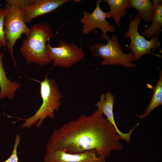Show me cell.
Returning a JSON list of instances; mask_svg holds the SVG:
<instances>
[{"label": "cell", "instance_id": "7", "mask_svg": "<svg viewBox=\"0 0 162 162\" xmlns=\"http://www.w3.org/2000/svg\"><path fill=\"white\" fill-rule=\"evenodd\" d=\"M47 41L46 51L48 58L53 61L54 67L70 68L78 63L84 58L83 49L74 44L68 43L63 40L58 42V46H52Z\"/></svg>", "mask_w": 162, "mask_h": 162}, {"label": "cell", "instance_id": "11", "mask_svg": "<svg viewBox=\"0 0 162 162\" xmlns=\"http://www.w3.org/2000/svg\"><path fill=\"white\" fill-rule=\"evenodd\" d=\"M114 98V96L110 92L103 93L100 95L99 100L95 104V106L106 116V120L114 126L117 134L122 138V140H125L127 143H129L130 142L131 135L137 125H136L134 127L130 129L128 133H124L119 130L114 118L113 106Z\"/></svg>", "mask_w": 162, "mask_h": 162}, {"label": "cell", "instance_id": "10", "mask_svg": "<svg viewBox=\"0 0 162 162\" xmlns=\"http://www.w3.org/2000/svg\"><path fill=\"white\" fill-rule=\"evenodd\" d=\"M70 0H33L31 5L21 9L26 23L36 17L52 12Z\"/></svg>", "mask_w": 162, "mask_h": 162}, {"label": "cell", "instance_id": "6", "mask_svg": "<svg viewBox=\"0 0 162 162\" xmlns=\"http://www.w3.org/2000/svg\"><path fill=\"white\" fill-rule=\"evenodd\" d=\"M129 23L128 24V31L123 35L125 38H129L130 42L128 47L130 49V52L136 61L140 59L141 56L146 54L152 55L161 58L159 54H155L151 52V51L156 50L160 47L159 36H154L148 40L141 35L138 32V28L142 20L136 14L133 17L129 16Z\"/></svg>", "mask_w": 162, "mask_h": 162}, {"label": "cell", "instance_id": "3", "mask_svg": "<svg viewBox=\"0 0 162 162\" xmlns=\"http://www.w3.org/2000/svg\"><path fill=\"white\" fill-rule=\"evenodd\" d=\"M31 28L29 36L23 40L20 51L28 64L45 66L51 61L46 55V41L53 36L52 29L46 22L33 25Z\"/></svg>", "mask_w": 162, "mask_h": 162}, {"label": "cell", "instance_id": "12", "mask_svg": "<svg viewBox=\"0 0 162 162\" xmlns=\"http://www.w3.org/2000/svg\"><path fill=\"white\" fill-rule=\"evenodd\" d=\"M4 55V52H0V100L6 97L11 100L14 98L15 91L21 84L16 81L12 82L7 78L3 66Z\"/></svg>", "mask_w": 162, "mask_h": 162}, {"label": "cell", "instance_id": "16", "mask_svg": "<svg viewBox=\"0 0 162 162\" xmlns=\"http://www.w3.org/2000/svg\"><path fill=\"white\" fill-rule=\"evenodd\" d=\"M159 73V79L155 85L153 87H150L153 90V95L145 112L144 114L138 116L140 120L148 116L155 108L162 104V71H160Z\"/></svg>", "mask_w": 162, "mask_h": 162}, {"label": "cell", "instance_id": "2", "mask_svg": "<svg viewBox=\"0 0 162 162\" xmlns=\"http://www.w3.org/2000/svg\"><path fill=\"white\" fill-rule=\"evenodd\" d=\"M44 80L40 82V94L42 104L35 113L32 116L26 119L15 118L24 122L21 126L22 128H29L35 125L40 127L47 118H54L55 113L59 110L61 105L62 95L59 90L56 81L45 75Z\"/></svg>", "mask_w": 162, "mask_h": 162}, {"label": "cell", "instance_id": "9", "mask_svg": "<svg viewBox=\"0 0 162 162\" xmlns=\"http://www.w3.org/2000/svg\"><path fill=\"white\" fill-rule=\"evenodd\" d=\"M43 162H106V158L93 151L71 154L60 150L46 152Z\"/></svg>", "mask_w": 162, "mask_h": 162}, {"label": "cell", "instance_id": "4", "mask_svg": "<svg viewBox=\"0 0 162 162\" xmlns=\"http://www.w3.org/2000/svg\"><path fill=\"white\" fill-rule=\"evenodd\" d=\"M100 39L106 40V44L95 43L89 47L91 56L103 58L100 64L102 65H122L125 68H134L136 65L133 62L136 60L132 53L124 52L119 43L118 37L115 34L110 38L109 35L101 34Z\"/></svg>", "mask_w": 162, "mask_h": 162}, {"label": "cell", "instance_id": "1", "mask_svg": "<svg viewBox=\"0 0 162 162\" xmlns=\"http://www.w3.org/2000/svg\"><path fill=\"white\" fill-rule=\"evenodd\" d=\"M121 139L97 109L89 116L82 114L55 130L47 142L46 152L60 150L76 154L92 151L106 158L111 152L122 149Z\"/></svg>", "mask_w": 162, "mask_h": 162}, {"label": "cell", "instance_id": "5", "mask_svg": "<svg viewBox=\"0 0 162 162\" xmlns=\"http://www.w3.org/2000/svg\"><path fill=\"white\" fill-rule=\"evenodd\" d=\"M4 8V31L6 48L16 65L13 52L16 42L21 38L22 34L28 38L31 32V28L26 24L21 9L7 2Z\"/></svg>", "mask_w": 162, "mask_h": 162}, {"label": "cell", "instance_id": "8", "mask_svg": "<svg viewBox=\"0 0 162 162\" xmlns=\"http://www.w3.org/2000/svg\"><path fill=\"white\" fill-rule=\"evenodd\" d=\"M102 1L98 0L95 3V8L92 13L86 10L83 12V16L80 20L82 24V33L87 34L93 31L96 32V28L100 29L102 34L106 35L107 32L114 33L116 28L108 22L106 12H104L100 7V4Z\"/></svg>", "mask_w": 162, "mask_h": 162}, {"label": "cell", "instance_id": "18", "mask_svg": "<svg viewBox=\"0 0 162 162\" xmlns=\"http://www.w3.org/2000/svg\"><path fill=\"white\" fill-rule=\"evenodd\" d=\"M5 13V8H0V41L2 43L3 46L6 49V41L4 31V20Z\"/></svg>", "mask_w": 162, "mask_h": 162}, {"label": "cell", "instance_id": "15", "mask_svg": "<svg viewBox=\"0 0 162 162\" xmlns=\"http://www.w3.org/2000/svg\"><path fill=\"white\" fill-rule=\"evenodd\" d=\"M130 8H134L138 15L146 23L151 22L154 12V7L150 0H128Z\"/></svg>", "mask_w": 162, "mask_h": 162}, {"label": "cell", "instance_id": "14", "mask_svg": "<svg viewBox=\"0 0 162 162\" xmlns=\"http://www.w3.org/2000/svg\"><path fill=\"white\" fill-rule=\"evenodd\" d=\"M110 10L106 12L107 18H112L116 26H120L121 18L125 16L127 9L130 8L128 0H105Z\"/></svg>", "mask_w": 162, "mask_h": 162}, {"label": "cell", "instance_id": "17", "mask_svg": "<svg viewBox=\"0 0 162 162\" xmlns=\"http://www.w3.org/2000/svg\"><path fill=\"white\" fill-rule=\"evenodd\" d=\"M20 140V135L19 134H16L15 137L13 151L11 155L6 160L0 162H18L17 149Z\"/></svg>", "mask_w": 162, "mask_h": 162}, {"label": "cell", "instance_id": "13", "mask_svg": "<svg viewBox=\"0 0 162 162\" xmlns=\"http://www.w3.org/2000/svg\"><path fill=\"white\" fill-rule=\"evenodd\" d=\"M152 2L154 12L152 24L142 33V36L148 40L154 36H159L162 28V1L153 0Z\"/></svg>", "mask_w": 162, "mask_h": 162}, {"label": "cell", "instance_id": "20", "mask_svg": "<svg viewBox=\"0 0 162 162\" xmlns=\"http://www.w3.org/2000/svg\"><path fill=\"white\" fill-rule=\"evenodd\" d=\"M3 46V45L2 43L0 41V49Z\"/></svg>", "mask_w": 162, "mask_h": 162}, {"label": "cell", "instance_id": "21", "mask_svg": "<svg viewBox=\"0 0 162 162\" xmlns=\"http://www.w3.org/2000/svg\"><path fill=\"white\" fill-rule=\"evenodd\" d=\"M0 2H1V1L0 0V8L1 7V6H2L1 4V3H0Z\"/></svg>", "mask_w": 162, "mask_h": 162}, {"label": "cell", "instance_id": "19", "mask_svg": "<svg viewBox=\"0 0 162 162\" xmlns=\"http://www.w3.org/2000/svg\"><path fill=\"white\" fill-rule=\"evenodd\" d=\"M6 2L21 9L32 4L33 0H7Z\"/></svg>", "mask_w": 162, "mask_h": 162}]
</instances>
